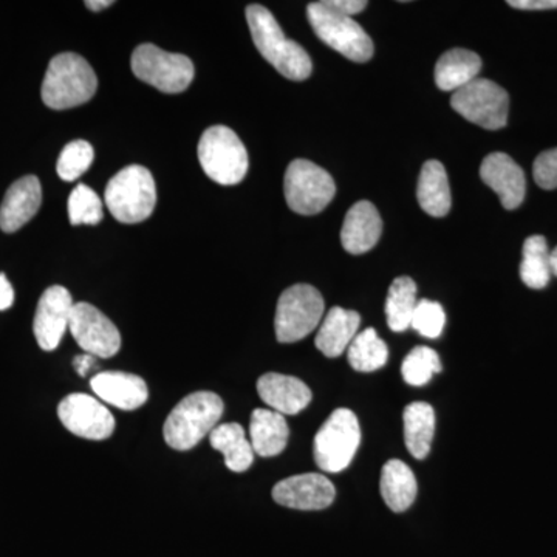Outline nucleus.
<instances>
[{"instance_id": "1", "label": "nucleus", "mask_w": 557, "mask_h": 557, "mask_svg": "<svg viewBox=\"0 0 557 557\" xmlns=\"http://www.w3.org/2000/svg\"><path fill=\"white\" fill-rule=\"evenodd\" d=\"M247 21L256 49L282 76L292 81L309 78L313 72L310 54L285 36L270 10L262 5H249Z\"/></svg>"}, {"instance_id": "2", "label": "nucleus", "mask_w": 557, "mask_h": 557, "mask_svg": "<svg viewBox=\"0 0 557 557\" xmlns=\"http://www.w3.org/2000/svg\"><path fill=\"white\" fill-rule=\"evenodd\" d=\"M225 405L214 392H194L172 409L163 435L175 450H190L219 426Z\"/></svg>"}, {"instance_id": "3", "label": "nucleus", "mask_w": 557, "mask_h": 557, "mask_svg": "<svg viewBox=\"0 0 557 557\" xmlns=\"http://www.w3.org/2000/svg\"><path fill=\"white\" fill-rule=\"evenodd\" d=\"M98 78L89 62L76 53L57 54L44 78V104L53 110L78 108L95 97Z\"/></svg>"}, {"instance_id": "4", "label": "nucleus", "mask_w": 557, "mask_h": 557, "mask_svg": "<svg viewBox=\"0 0 557 557\" xmlns=\"http://www.w3.org/2000/svg\"><path fill=\"white\" fill-rule=\"evenodd\" d=\"M106 207L119 222H145L157 205L156 180L146 168L132 164L110 178L106 186Z\"/></svg>"}, {"instance_id": "5", "label": "nucleus", "mask_w": 557, "mask_h": 557, "mask_svg": "<svg viewBox=\"0 0 557 557\" xmlns=\"http://www.w3.org/2000/svg\"><path fill=\"white\" fill-rule=\"evenodd\" d=\"M199 160L205 174L223 186L240 183L249 166L247 148L239 135L226 126H212L203 132Z\"/></svg>"}, {"instance_id": "6", "label": "nucleus", "mask_w": 557, "mask_h": 557, "mask_svg": "<svg viewBox=\"0 0 557 557\" xmlns=\"http://www.w3.org/2000/svg\"><path fill=\"white\" fill-rule=\"evenodd\" d=\"M311 28L322 42L354 62H368L373 57V42L364 28L351 17L329 5L327 0L307 7Z\"/></svg>"}, {"instance_id": "7", "label": "nucleus", "mask_w": 557, "mask_h": 557, "mask_svg": "<svg viewBox=\"0 0 557 557\" xmlns=\"http://www.w3.org/2000/svg\"><path fill=\"white\" fill-rule=\"evenodd\" d=\"M325 304L313 285H293L277 300L274 329L278 343L292 344L307 338L321 325Z\"/></svg>"}, {"instance_id": "8", "label": "nucleus", "mask_w": 557, "mask_h": 557, "mask_svg": "<svg viewBox=\"0 0 557 557\" xmlns=\"http://www.w3.org/2000/svg\"><path fill=\"white\" fill-rule=\"evenodd\" d=\"M361 443L358 418L350 409H336L314 437V461L321 471L336 474L350 467Z\"/></svg>"}, {"instance_id": "9", "label": "nucleus", "mask_w": 557, "mask_h": 557, "mask_svg": "<svg viewBox=\"0 0 557 557\" xmlns=\"http://www.w3.org/2000/svg\"><path fill=\"white\" fill-rule=\"evenodd\" d=\"M132 72L163 94H180L194 79V64L185 54L170 53L153 44H141L132 54Z\"/></svg>"}, {"instance_id": "10", "label": "nucleus", "mask_w": 557, "mask_h": 557, "mask_svg": "<svg viewBox=\"0 0 557 557\" xmlns=\"http://www.w3.org/2000/svg\"><path fill=\"white\" fill-rule=\"evenodd\" d=\"M284 193L292 211L314 215L335 199L336 185L327 171L313 161L299 159L292 161L285 172Z\"/></svg>"}, {"instance_id": "11", "label": "nucleus", "mask_w": 557, "mask_h": 557, "mask_svg": "<svg viewBox=\"0 0 557 557\" xmlns=\"http://www.w3.org/2000/svg\"><path fill=\"white\" fill-rule=\"evenodd\" d=\"M450 106L465 120L487 131L507 126L509 97L504 87L491 79L478 78L454 91Z\"/></svg>"}, {"instance_id": "12", "label": "nucleus", "mask_w": 557, "mask_h": 557, "mask_svg": "<svg viewBox=\"0 0 557 557\" xmlns=\"http://www.w3.org/2000/svg\"><path fill=\"white\" fill-rule=\"evenodd\" d=\"M69 330L84 354H89L91 357L112 358L120 351L119 329L91 304H75Z\"/></svg>"}, {"instance_id": "13", "label": "nucleus", "mask_w": 557, "mask_h": 557, "mask_svg": "<svg viewBox=\"0 0 557 557\" xmlns=\"http://www.w3.org/2000/svg\"><path fill=\"white\" fill-rule=\"evenodd\" d=\"M58 417L76 437L102 442L112 437L115 418L97 398L86 394H72L58 406Z\"/></svg>"}, {"instance_id": "14", "label": "nucleus", "mask_w": 557, "mask_h": 557, "mask_svg": "<svg viewBox=\"0 0 557 557\" xmlns=\"http://www.w3.org/2000/svg\"><path fill=\"white\" fill-rule=\"evenodd\" d=\"M73 307L75 304L69 289L61 285H53L42 293L33 322V332L42 350L53 351L60 346L70 327Z\"/></svg>"}, {"instance_id": "15", "label": "nucleus", "mask_w": 557, "mask_h": 557, "mask_svg": "<svg viewBox=\"0 0 557 557\" xmlns=\"http://www.w3.org/2000/svg\"><path fill=\"white\" fill-rule=\"evenodd\" d=\"M335 497V485L322 474L293 475L273 487L276 504L299 511H321L329 508Z\"/></svg>"}, {"instance_id": "16", "label": "nucleus", "mask_w": 557, "mask_h": 557, "mask_svg": "<svg viewBox=\"0 0 557 557\" xmlns=\"http://www.w3.org/2000/svg\"><path fill=\"white\" fill-rule=\"evenodd\" d=\"M480 177L497 194L508 211L519 208L525 199L527 180L522 168L504 152L490 153L480 166Z\"/></svg>"}, {"instance_id": "17", "label": "nucleus", "mask_w": 557, "mask_h": 557, "mask_svg": "<svg viewBox=\"0 0 557 557\" xmlns=\"http://www.w3.org/2000/svg\"><path fill=\"white\" fill-rule=\"evenodd\" d=\"M258 394L271 410L281 416H298L311 403L310 387L295 376L267 373L258 381Z\"/></svg>"}, {"instance_id": "18", "label": "nucleus", "mask_w": 557, "mask_h": 557, "mask_svg": "<svg viewBox=\"0 0 557 557\" xmlns=\"http://www.w3.org/2000/svg\"><path fill=\"white\" fill-rule=\"evenodd\" d=\"M383 220L370 201H358L348 209L341 230V244L350 255H364L379 244Z\"/></svg>"}, {"instance_id": "19", "label": "nucleus", "mask_w": 557, "mask_h": 557, "mask_svg": "<svg viewBox=\"0 0 557 557\" xmlns=\"http://www.w3.org/2000/svg\"><path fill=\"white\" fill-rule=\"evenodd\" d=\"M42 203V188L35 175H27L14 182L3 197L0 207V228L5 233H16L30 222Z\"/></svg>"}, {"instance_id": "20", "label": "nucleus", "mask_w": 557, "mask_h": 557, "mask_svg": "<svg viewBox=\"0 0 557 557\" xmlns=\"http://www.w3.org/2000/svg\"><path fill=\"white\" fill-rule=\"evenodd\" d=\"M90 387L101 401L121 410L139 409L149 399L148 384L134 373H97L90 380Z\"/></svg>"}, {"instance_id": "21", "label": "nucleus", "mask_w": 557, "mask_h": 557, "mask_svg": "<svg viewBox=\"0 0 557 557\" xmlns=\"http://www.w3.org/2000/svg\"><path fill=\"white\" fill-rule=\"evenodd\" d=\"M359 325L361 317L357 311L333 307L319 325L314 339L318 350L327 358L341 357L358 335Z\"/></svg>"}, {"instance_id": "22", "label": "nucleus", "mask_w": 557, "mask_h": 557, "mask_svg": "<svg viewBox=\"0 0 557 557\" xmlns=\"http://www.w3.org/2000/svg\"><path fill=\"white\" fill-rule=\"evenodd\" d=\"M287 420L271 409H256L249 421V442L260 457H276L288 445Z\"/></svg>"}, {"instance_id": "23", "label": "nucleus", "mask_w": 557, "mask_h": 557, "mask_svg": "<svg viewBox=\"0 0 557 557\" xmlns=\"http://www.w3.org/2000/svg\"><path fill=\"white\" fill-rule=\"evenodd\" d=\"M417 199L421 209L432 218H445L449 214L453 197H450L448 174L440 161L429 160L421 168Z\"/></svg>"}, {"instance_id": "24", "label": "nucleus", "mask_w": 557, "mask_h": 557, "mask_svg": "<svg viewBox=\"0 0 557 557\" xmlns=\"http://www.w3.org/2000/svg\"><path fill=\"white\" fill-rule=\"evenodd\" d=\"M482 60L478 53L467 49H453L440 57L435 65V84L440 90L457 91L478 79Z\"/></svg>"}, {"instance_id": "25", "label": "nucleus", "mask_w": 557, "mask_h": 557, "mask_svg": "<svg viewBox=\"0 0 557 557\" xmlns=\"http://www.w3.org/2000/svg\"><path fill=\"white\" fill-rule=\"evenodd\" d=\"M381 496L394 512H405L417 497V479L401 460L387 461L381 471Z\"/></svg>"}, {"instance_id": "26", "label": "nucleus", "mask_w": 557, "mask_h": 557, "mask_svg": "<svg viewBox=\"0 0 557 557\" xmlns=\"http://www.w3.org/2000/svg\"><path fill=\"white\" fill-rule=\"evenodd\" d=\"M209 443L212 448L223 454L230 471H248L255 461V449L239 423L220 424L209 434Z\"/></svg>"}, {"instance_id": "27", "label": "nucleus", "mask_w": 557, "mask_h": 557, "mask_svg": "<svg viewBox=\"0 0 557 557\" xmlns=\"http://www.w3.org/2000/svg\"><path fill=\"white\" fill-rule=\"evenodd\" d=\"M406 448L417 460H423L431 450L435 434V412L428 403L417 401L406 406L405 416Z\"/></svg>"}, {"instance_id": "28", "label": "nucleus", "mask_w": 557, "mask_h": 557, "mask_svg": "<svg viewBox=\"0 0 557 557\" xmlns=\"http://www.w3.org/2000/svg\"><path fill=\"white\" fill-rule=\"evenodd\" d=\"M417 304L416 282L408 276L395 278L386 299L387 325L392 332H405L410 327Z\"/></svg>"}, {"instance_id": "29", "label": "nucleus", "mask_w": 557, "mask_h": 557, "mask_svg": "<svg viewBox=\"0 0 557 557\" xmlns=\"http://www.w3.org/2000/svg\"><path fill=\"white\" fill-rule=\"evenodd\" d=\"M549 249L544 236L528 237L522 249L520 278L528 288L542 289L547 287L552 277Z\"/></svg>"}, {"instance_id": "30", "label": "nucleus", "mask_w": 557, "mask_h": 557, "mask_svg": "<svg viewBox=\"0 0 557 557\" xmlns=\"http://www.w3.org/2000/svg\"><path fill=\"white\" fill-rule=\"evenodd\" d=\"M388 350L386 343L380 338L375 329L359 332L347 348L348 364L357 372H375L386 366Z\"/></svg>"}, {"instance_id": "31", "label": "nucleus", "mask_w": 557, "mask_h": 557, "mask_svg": "<svg viewBox=\"0 0 557 557\" xmlns=\"http://www.w3.org/2000/svg\"><path fill=\"white\" fill-rule=\"evenodd\" d=\"M438 354L431 347L418 346L409 351L401 366V375L409 386L421 387L442 372Z\"/></svg>"}, {"instance_id": "32", "label": "nucleus", "mask_w": 557, "mask_h": 557, "mask_svg": "<svg viewBox=\"0 0 557 557\" xmlns=\"http://www.w3.org/2000/svg\"><path fill=\"white\" fill-rule=\"evenodd\" d=\"M69 219L75 226L98 225L102 220V201L100 196L87 185L76 186L69 197Z\"/></svg>"}, {"instance_id": "33", "label": "nucleus", "mask_w": 557, "mask_h": 557, "mask_svg": "<svg viewBox=\"0 0 557 557\" xmlns=\"http://www.w3.org/2000/svg\"><path fill=\"white\" fill-rule=\"evenodd\" d=\"M95 150L91 148L90 143L84 139H75L69 143L62 149L60 159H58L57 172L61 180L64 182H73L78 180L81 175L86 174L94 163Z\"/></svg>"}, {"instance_id": "34", "label": "nucleus", "mask_w": 557, "mask_h": 557, "mask_svg": "<svg viewBox=\"0 0 557 557\" xmlns=\"http://www.w3.org/2000/svg\"><path fill=\"white\" fill-rule=\"evenodd\" d=\"M446 324V313L443 307L434 300H418L410 327L428 339H437L442 336Z\"/></svg>"}, {"instance_id": "35", "label": "nucleus", "mask_w": 557, "mask_h": 557, "mask_svg": "<svg viewBox=\"0 0 557 557\" xmlns=\"http://www.w3.org/2000/svg\"><path fill=\"white\" fill-rule=\"evenodd\" d=\"M534 180L542 189L557 188V148L545 150L534 161Z\"/></svg>"}, {"instance_id": "36", "label": "nucleus", "mask_w": 557, "mask_h": 557, "mask_svg": "<svg viewBox=\"0 0 557 557\" xmlns=\"http://www.w3.org/2000/svg\"><path fill=\"white\" fill-rule=\"evenodd\" d=\"M327 3L333 10L348 17L361 13L368 7L366 0H327Z\"/></svg>"}, {"instance_id": "37", "label": "nucleus", "mask_w": 557, "mask_h": 557, "mask_svg": "<svg viewBox=\"0 0 557 557\" xmlns=\"http://www.w3.org/2000/svg\"><path fill=\"white\" fill-rule=\"evenodd\" d=\"M509 7L518 10L541 11L557 9V0H509Z\"/></svg>"}, {"instance_id": "38", "label": "nucleus", "mask_w": 557, "mask_h": 557, "mask_svg": "<svg viewBox=\"0 0 557 557\" xmlns=\"http://www.w3.org/2000/svg\"><path fill=\"white\" fill-rule=\"evenodd\" d=\"M14 302V289L5 274L0 273V311L11 309Z\"/></svg>"}, {"instance_id": "39", "label": "nucleus", "mask_w": 557, "mask_h": 557, "mask_svg": "<svg viewBox=\"0 0 557 557\" xmlns=\"http://www.w3.org/2000/svg\"><path fill=\"white\" fill-rule=\"evenodd\" d=\"M73 368H75L79 376H87L91 370L97 368V358L91 357L89 354L79 355L73 361Z\"/></svg>"}, {"instance_id": "40", "label": "nucleus", "mask_w": 557, "mask_h": 557, "mask_svg": "<svg viewBox=\"0 0 557 557\" xmlns=\"http://www.w3.org/2000/svg\"><path fill=\"white\" fill-rule=\"evenodd\" d=\"M112 5H113L112 0H100V2H98V0H89V2H86L87 9H89L91 11L106 10Z\"/></svg>"}, {"instance_id": "41", "label": "nucleus", "mask_w": 557, "mask_h": 557, "mask_svg": "<svg viewBox=\"0 0 557 557\" xmlns=\"http://www.w3.org/2000/svg\"><path fill=\"white\" fill-rule=\"evenodd\" d=\"M549 263H552V274L557 276V247L549 252Z\"/></svg>"}]
</instances>
